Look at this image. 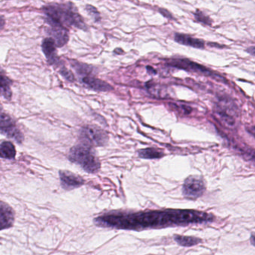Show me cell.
Here are the masks:
<instances>
[{
    "mask_svg": "<svg viewBox=\"0 0 255 255\" xmlns=\"http://www.w3.org/2000/svg\"><path fill=\"white\" fill-rule=\"evenodd\" d=\"M214 215L194 210L168 209L138 213H110L94 219L98 227L123 230L142 231L145 229L187 226L214 222Z\"/></svg>",
    "mask_w": 255,
    "mask_h": 255,
    "instance_id": "6da1fadb",
    "label": "cell"
},
{
    "mask_svg": "<svg viewBox=\"0 0 255 255\" xmlns=\"http://www.w3.org/2000/svg\"><path fill=\"white\" fill-rule=\"evenodd\" d=\"M46 20L50 26L76 27L86 31L88 26L73 3H51L43 7Z\"/></svg>",
    "mask_w": 255,
    "mask_h": 255,
    "instance_id": "7a4b0ae2",
    "label": "cell"
},
{
    "mask_svg": "<svg viewBox=\"0 0 255 255\" xmlns=\"http://www.w3.org/2000/svg\"><path fill=\"white\" fill-rule=\"evenodd\" d=\"M68 159L72 163L79 165L88 173H97L101 168L100 159L92 147L80 144L71 148Z\"/></svg>",
    "mask_w": 255,
    "mask_h": 255,
    "instance_id": "3957f363",
    "label": "cell"
},
{
    "mask_svg": "<svg viewBox=\"0 0 255 255\" xmlns=\"http://www.w3.org/2000/svg\"><path fill=\"white\" fill-rule=\"evenodd\" d=\"M79 139L82 144L94 148L107 145L109 136L107 132L101 128L95 125H89L82 128L79 133Z\"/></svg>",
    "mask_w": 255,
    "mask_h": 255,
    "instance_id": "277c9868",
    "label": "cell"
},
{
    "mask_svg": "<svg viewBox=\"0 0 255 255\" xmlns=\"http://www.w3.org/2000/svg\"><path fill=\"white\" fill-rule=\"evenodd\" d=\"M206 186L202 177L190 175L184 181L182 187V193L186 199L196 200L204 194Z\"/></svg>",
    "mask_w": 255,
    "mask_h": 255,
    "instance_id": "5b68a950",
    "label": "cell"
},
{
    "mask_svg": "<svg viewBox=\"0 0 255 255\" xmlns=\"http://www.w3.org/2000/svg\"><path fill=\"white\" fill-rule=\"evenodd\" d=\"M168 64L172 67L182 69L187 71L193 72L198 74L204 75V76H210V77L218 78V79L225 80L220 75L216 74L214 72L207 68L206 67H204L201 64L193 62V61L186 59V58H175V59L169 60Z\"/></svg>",
    "mask_w": 255,
    "mask_h": 255,
    "instance_id": "8992f818",
    "label": "cell"
},
{
    "mask_svg": "<svg viewBox=\"0 0 255 255\" xmlns=\"http://www.w3.org/2000/svg\"><path fill=\"white\" fill-rule=\"evenodd\" d=\"M0 133L21 143L24 136L11 117L0 108Z\"/></svg>",
    "mask_w": 255,
    "mask_h": 255,
    "instance_id": "52a82bcc",
    "label": "cell"
},
{
    "mask_svg": "<svg viewBox=\"0 0 255 255\" xmlns=\"http://www.w3.org/2000/svg\"><path fill=\"white\" fill-rule=\"evenodd\" d=\"M61 187L66 190L79 188L85 184V180L70 171L61 170L59 172Z\"/></svg>",
    "mask_w": 255,
    "mask_h": 255,
    "instance_id": "ba28073f",
    "label": "cell"
},
{
    "mask_svg": "<svg viewBox=\"0 0 255 255\" xmlns=\"http://www.w3.org/2000/svg\"><path fill=\"white\" fill-rule=\"evenodd\" d=\"M14 220L13 208L5 202L0 201V231L11 228Z\"/></svg>",
    "mask_w": 255,
    "mask_h": 255,
    "instance_id": "9c48e42d",
    "label": "cell"
},
{
    "mask_svg": "<svg viewBox=\"0 0 255 255\" xmlns=\"http://www.w3.org/2000/svg\"><path fill=\"white\" fill-rule=\"evenodd\" d=\"M82 82L93 91L97 92H109L114 90L113 87L105 81L95 77L94 75L84 76L82 79Z\"/></svg>",
    "mask_w": 255,
    "mask_h": 255,
    "instance_id": "30bf717a",
    "label": "cell"
},
{
    "mask_svg": "<svg viewBox=\"0 0 255 255\" xmlns=\"http://www.w3.org/2000/svg\"><path fill=\"white\" fill-rule=\"evenodd\" d=\"M47 32L53 39L57 47H62L68 42V31L64 27L50 26L48 28Z\"/></svg>",
    "mask_w": 255,
    "mask_h": 255,
    "instance_id": "8fae6325",
    "label": "cell"
},
{
    "mask_svg": "<svg viewBox=\"0 0 255 255\" xmlns=\"http://www.w3.org/2000/svg\"><path fill=\"white\" fill-rule=\"evenodd\" d=\"M56 47V44L52 37L45 38L42 43V50L50 64H58L59 60L57 55Z\"/></svg>",
    "mask_w": 255,
    "mask_h": 255,
    "instance_id": "7c38bea8",
    "label": "cell"
},
{
    "mask_svg": "<svg viewBox=\"0 0 255 255\" xmlns=\"http://www.w3.org/2000/svg\"><path fill=\"white\" fill-rule=\"evenodd\" d=\"M175 40L177 43L184 46H191L196 49H205V43L203 40L196 38L187 34L176 33L175 34Z\"/></svg>",
    "mask_w": 255,
    "mask_h": 255,
    "instance_id": "4fadbf2b",
    "label": "cell"
},
{
    "mask_svg": "<svg viewBox=\"0 0 255 255\" xmlns=\"http://www.w3.org/2000/svg\"><path fill=\"white\" fill-rule=\"evenodd\" d=\"M10 86H11V81L0 69V96L9 100L12 96Z\"/></svg>",
    "mask_w": 255,
    "mask_h": 255,
    "instance_id": "5bb4252c",
    "label": "cell"
},
{
    "mask_svg": "<svg viewBox=\"0 0 255 255\" xmlns=\"http://www.w3.org/2000/svg\"><path fill=\"white\" fill-rule=\"evenodd\" d=\"M16 148L10 141H4L0 143V157L4 159L14 158L16 157Z\"/></svg>",
    "mask_w": 255,
    "mask_h": 255,
    "instance_id": "9a60e30c",
    "label": "cell"
},
{
    "mask_svg": "<svg viewBox=\"0 0 255 255\" xmlns=\"http://www.w3.org/2000/svg\"><path fill=\"white\" fill-rule=\"evenodd\" d=\"M174 240L175 242L184 247H191L197 245L202 242L199 238H193V237L183 236V235H175Z\"/></svg>",
    "mask_w": 255,
    "mask_h": 255,
    "instance_id": "2e32d148",
    "label": "cell"
},
{
    "mask_svg": "<svg viewBox=\"0 0 255 255\" xmlns=\"http://www.w3.org/2000/svg\"><path fill=\"white\" fill-rule=\"evenodd\" d=\"M138 155L144 159H159L164 156V153L161 150L154 148H147L139 150Z\"/></svg>",
    "mask_w": 255,
    "mask_h": 255,
    "instance_id": "e0dca14e",
    "label": "cell"
},
{
    "mask_svg": "<svg viewBox=\"0 0 255 255\" xmlns=\"http://www.w3.org/2000/svg\"><path fill=\"white\" fill-rule=\"evenodd\" d=\"M195 19L198 21L199 22H202V23L205 24V25H212V19L209 17V16H207L205 13L202 11L200 10H197L194 13Z\"/></svg>",
    "mask_w": 255,
    "mask_h": 255,
    "instance_id": "ac0fdd59",
    "label": "cell"
},
{
    "mask_svg": "<svg viewBox=\"0 0 255 255\" xmlns=\"http://www.w3.org/2000/svg\"><path fill=\"white\" fill-rule=\"evenodd\" d=\"M86 10L88 14L91 16V18H93L95 22H99L100 20L101 16H100V12L94 6L91 5V4H87Z\"/></svg>",
    "mask_w": 255,
    "mask_h": 255,
    "instance_id": "d6986e66",
    "label": "cell"
},
{
    "mask_svg": "<svg viewBox=\"0 0 255 255\" xmlns=\"http://www.w3.org/2000/svg\"><path fill=\"white\" fill-rule=\"evenodd\" d=\"M60 73L67 80L70 81V82H73L75 80L74 76H73L72 72L66 69L65 67L61 68V70H60Z\"/></svg>",
    "mask_w": 255,
    "mask_h": 255,
    "instance_id": "ffe728a7",
    "label": "cell"
},
{
    "mask_svg": "<svg viewBox=\"0 0 255 255\" xmlns=\"http://www.w3.org/2000/svg\"><path fill=\"white\" fill-rule=\"evenodd\" d=\"M160 10V13H161L163 15V16H166V17H167V18H172V15H171V13H169V12L167 10H166V9L160 8V10Z\"/></svg>",
    "mask_w": 255,
    "mask_h": 255,
    "instance_id": "44dd1931",
    "label": "cell"
},
{
    "mask_svg": "<svg viewBox=\"0 0 255 255\" xmlns=\"http://www.w3.org/2000/svg\"><path fill=\"white\" fill-rule=\"evenodd\" d=\"M246 51H247V52H248L250 55L255 57V46H250V47L247 48Z\"/></svg>",
    "mask_w": 255,
    "mask_h": 255,
    "instance_id": "7402d4cb",
    "label": "cell"
},
{
    "mask_svg": "<svg viewBox=\"0 0 255 255\" xmlns=\"http://www.w3.org/2000/svg\"><path fill=\"white\" fill-rule=\"evenodd\" d=\"M247 130L255 137V127H249Z\"/></svg>",
    "mask_w": 255,
    "mask_h": 255,
    "instance_id": "603a6c76",
    "label": "cell"
},
{
    "mask_svg": "<svg viewBox=\"0 0 255 255\" xmlns=\"http://www.w3.org/2000/svg\"><path fill=\"white\" fill-rule=\"evenodd\" d=\"M4 20L1 16H0V31L4 28Z\"/></svg>",
    "mask_w": 255,
    "mask_h": 255,
    "instance_id": "cb8c5ba5",
    "label": "cell"
},
{
    "mask_svg": "<svg viewBox=\"0 0 255 255\" xmlns=\"http://www.w3.org/2000/svg\"><path fill=\"white\" fill-rule=\"evenodd\" d=\"M250 241H251L252 244L255 247V235H252L251 238H250Z\"/></svg>",
    "mask_w": 255,
    "mask_h": 255,
    "instance_id": "d4e9b609",
    "label": "cell"
}]
</instances>
